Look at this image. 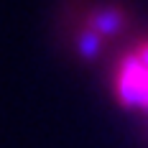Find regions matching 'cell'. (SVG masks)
<instances>
[{"instance_id": "cell-1", "label": "cell", "mask_w": 148, "mask_h": 148, "mask_svg": "<svg viewBox=\"0 0 148 148\" xmlns=\"http://www.w3.org/2000/svg\"><path fill=\"white\" fill-rule=\"evenodd\" d=\"M143 82H146V64L135 54L125 56L115 74V95L123 107H140Z\"/></svg>"}, {"instance_id": "cell-2", "label": "cell", "mask_w": 148, "mask_h": 148, "mask_svg": "<svg viewBox=\"0 0 148 148\" xmlns=\"http://www.w3.org/2000/svg\"><path fill=\"white\" fill-rule=\"evenodd\" d=\"M123 26H125V13H123V8H118V5L97 8V10H92L89 18H87V28H92L95 33H100L102 38L120 33Z\"/></svg>"}, {"instance_id": "cell-3", "label": "cell", "mask_w": 148, "mask_h": 148, "mask_svg": "<svg viewBox=\"0 0 148 148\" xmlns=\"http://www.w3.org/2000/svg\"><path fill=\"white\" fill-rule=\"evenodd\" d=\"M102 51V36L95 33L92 28H84L77 36V54L82 59H97Z\"/></svg>"}, {"instance_id": "cell-4", "label": "cell", "mask_w": 148, "mask_h": 148, "mask_svg": "<svg viewBox=\"0 0 148 148\" xmlns=\"http://www.w3.org/2000/svg\"><path fill=\"white\" fill-rule=\"evenodd\" d=\"M135 56H138V59H140V61H143V64L148 66V44H143V46H140V49L135 51Z\"/></svg>"}]
</instances>
